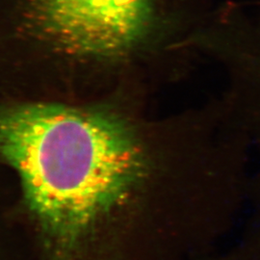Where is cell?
Listing matches in <instances>:
<instances>
[{
  "mask_svg": "<svg viewBox=\"0 0 260 260\" xmlns=\"http://www.w3.org/2000/svg\"><path fill=\"white\" fill-rule=\"evenodd\" d=\"M123 92L0 102V173L27 260H149L158 162Z\"/></svg>",
  "mask_w": 260,
  "mask_h": 260,
  "instance_id": "cell-1",
  "label": "cell"
},
{
  "mask_svg": "<svg viewBox=\"0 0 260 260\" xmlns=\"http://www.w3.org/2000/svg\"><path fill=\"white\" fill-rule=\"evenodd\" d=\"M0 260H19L8 244L0 237Z\"/></svg>",
  "mask_w": 260,
  "mask_h": 260,
  "instance_id": "cell-3",
  "label": "cell"
},
{
  "mask_svg": "<svg viewBox=\"0 0 260 260\" xmlns=\"http://www.w3.org/2000/svg\"><path fill=\"white\" fill-rule=\"evenodd\" d=\"M152 0H0V102L82 103L123 90Z\"/></svg>",
  "mask_w": 260,
  "mask_h": 260,
  "instance_id": "cell-2",
  "label": "cell"
}]
</instances>
